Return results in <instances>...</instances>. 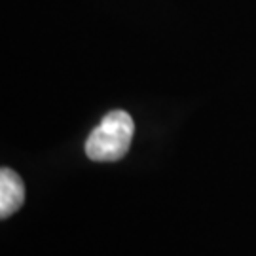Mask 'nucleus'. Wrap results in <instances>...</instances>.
Wrapping results in <instances>:
<instances>
[{"instance_id": "f257e3e1", "label": "nucleus", "mask_w": 256, "mask_h": 256, "mask_svg": "<svg viewBox=\"0 0 256 256\" xmlns=\"http://www.w3.org/2000/svg\"><path fill=\"white\" fill-rule=\"evenodd\" d=\"M133 133V118L124 110H112L88 137L86 154L93 162H118L128 154Z\"/></svg>"}, {"instance_id": "f03ea898", "label": "nucleus", "mask_w": 256, "mask_h": 256, "mask_svg": "<svg viewBox=\"0 0 256 256\" xmlns=\"http://www.w3.org/2000/svg\"><path fill=\"white\" fill-rule=\"evenodd\" d=\"M25 202V186L16 171L2 167L0 171V216L8 218Z\"/></svg>"}]
</instances>
